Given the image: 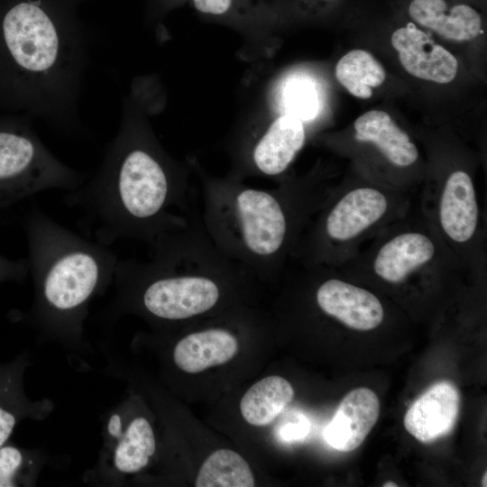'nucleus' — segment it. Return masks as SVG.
Masks as SVG:
<instances>
[{
	"label": "nucleus",
	"instance_id": "obj_1",
	"mask_svg": "<svg viewBox=\"0 0 487 487\" xmlns=\"http://www.w3.org/2000/svg\"><path fill=\"white\" fill-rule=\"evenodd\" d=\"M142 97L134 86L97 170L63 198L79 212L87 237L106 246L124 239L150 245L192 214L186 173L145 124Z\"/></svg>",
	"mask_w": 487,
	"mask_h": 487
},
{
	"label": "nucleus",
	"instance_id": "obj_2",
	"mask_svg": "<svg viewBox=\"0 0 487 487\" xmlns=\"http://www.w3.org/2000/svg\"><path fill=\"white\" fill-rule=\"evenodd\" d=\"M81 0H11L0 12V111L85 135L80 100L90 67Z\"/></svg>",
	"mask_w": 487,
	"mask_h": 487
},
{
	"label": "nucleus",
	"instance_id": "obj_3",
	"mask_svg": "<svg viewBox=\"0 0 487 487\" xmlns=\"http://www.w3.org/2000/svg\"><path fill=\"white\" fill-rule=\"evenodd\" d=\"M150 246L146 261L118 260L110 317L132 311L164 322L187 320L213 310L225 289L253 275L216 247L197 215Z\"/></svg>",
	"mask_w": 487,
	"mask_h": 487
},
{
	"label": "nucleus",
	"instance_id": "obj_4",
	"mask_svg": "<svg viewBox=\"0 0 487 487\" xmlns=\"http://www.w3.org/2000/svg\"><path fill=\"white\" fill-rule=\"evenodd\" d=\"M22 224L34 289L27 318L41 336L81 345L88 307L113 284L119 258L39 207L31 208Z\"/></svg>",
	"mask_w": 487,
	"mask_h": 487
},
{
	"label": "nucleus",
	"instance_id": "obj_5",
	"mask_svg": "<svg viewBox=\"0 0 487 487\" xmlns=\"http://www.w3.org/2000/svg\"><path fill=\"white\" fill-rule=\"evenodd\" d=\"M201 179V220L211 240L253 275L267 277L289 244V192L253 188L234 178Z\"/></svg>",
	"mask_w": 487,
	"mask_h": 487
},
{
	"label": "nucleus",
	"instance_id": "obj_6",
	"mask_svg": "<svg viewBox=\"0 0 487 487\" xmlns=\"http://www.w3.org/2000/svg\"><path fill=\"white\" fill-rule=\"evenodd\" d=\"M25 115H0V208L50 189L71 191L84 175L57 158Z\"/></svg>",
	"mask_w": 487,
	"mask_h": 487
},
{
	"label": "nucleus",
	"instance_id": "obj_7",
	"mask_svg": "<svg viewBox=\"0 0 487 487\" xmlns=\"http://www.w3.org/2000/svg\"><path fill=\"white\" fill-rule=\"evenodd\" d=\"M103 445L90 481L114 486L125 475L144 469L155 455L157 443L149 419L131 417L128 404H121L105 414Z\"/></svg>",
	"mask_w": 487,
	"mask_h": 487
},
{
	"label": "nucleus",
	"instance_id": "obj_8",
	"mask_svg": "<svg viewBox=\"0 0 487 487\" xmlns=\"http://www.w3.org/2000/svg\"><path fill=\"white\" fill-rule=\"evenodd\" d=\"M391 41L402 67L411 76L440 84L455 78L458 68L455 57L434 42L414 23L408 22L396 29Z\"/></svg>",
	"mask_w": 487,
	"mask_h": 487
},
{
	"label": "nucleus",
	"instance_id": "obj_9",
	"mask_svg": "<svg viewBox=\"0 0 487 487\" xmlns=\"http://www.w3.org/2000/svg\"><path fill=\"white\" fill-rule=\"evenodd\" d=\"M460 401L459 391L451 381L434 383L409 406L404 427L419 442H433L454 428Z\"/></svg>",
	"mask_w": 487,
	"mask_h": 487
},
{
	"label": "nucleus",
	"instance_id": "obj_10",
	"mask_svg": "<svg viewBox=\"0 0 487 487\" xmlns=\"http://www.w3.org/2000/svg\"><path fill=\"white\" fill-rule=\"evenodd\" d=\"M30 365L29 354L0 363V446L9 442L15 427L23 419L42 420L54 408L48 399L31 400L24 389V373Z\"/></svg>",
	"mask_w": 487,
	"mask_h": 487
},
{
	"label": "nucleus",
	"instance_id": "obj_11",
	"mask_svg": "<svg viewBox=\"0 0 487 487\" xmlns=\"http://www.w3.org/2000/svg\"><path fill=\"white\" fill-rule=\"evenodd\" d=\"M316 300L323 312L353 329L371 330L383 319L382 306L372 293L337 279L321 283Z\"/></svg>",
	"mask_w": 487,
	"mask_h": 487
},
{
	"label": "nucleus",
	"instance_id": "obj_12",
	"mask_svg": "<svg viewBox=\"0 0 487 487\" xmlns=\"http://www.w3.org/2000/svg\"><path fill=\"white\" fill-rule=\"evenodd\" d=\"M303 122L289 114L278 116L250 150L249 165L265 177L283 173L305 143Z\"/></svg>",
	"mask_w": 487,
	"mask_h": 487
},
{
	"label": "nucleus",
	"instance_id": "obj_13",
	"mask_svg": "<svg viewBox=\"0 0 487 487\" xmlns=\"http://www.w3.org/2000/svg\"><path fill=\"white\" fill-rule=\"evenodd\" d=\"M379 414L377 395L368 388L354 389L341 400L324 430V437L335 449L351 452L364 441Z\"/></svg>",
	"mask_w": 487,
	"mask_h": 487
},
{
	"label": "nucleus",
	"instance_id": "obj_14",
	"mask_svg": "<svg viewBox=\"0 0 487 487\" xmlns=\"http://www.w3.org/2000/svg\"><path fill=\"white\" fill-rule=\"evenodd\" d=\"M406 11L414 23L449 41H471L482 32V17L470 4L450 0H409Z\"/></svg>",
	"mask_w": 487,
	"mask_h": 487
},
{
	"label": "nucleus",
	"instance_id": "obj_15",
	"mask_svg": "<svg viewBox=\"0 0 487 487\" xmlns=\"http://www.w3.org/2000/svg\"><path fill=\"white\" fill-rule=\"evenodd\" d=\"M387 209L380 191L361 188L344 196L325 220V233L332 240H349L378 221Z\"/></svg>",
	"mask_w": 487,
	"mask_h": 487
},
{
	"label": "nucleus",
	"instance_id": "obj_16",
	"mask_svg": "<svg viewBox=\"0 0 487 487\" xmlns=\"http://www.w3.org/2000/svg\"><path fill=\"white\" fill-rule=\"evenodd\" d=\"M238 351L236 337L225 328L210 327L190 333L178 341L172 358L188 373H198L230 361Z\"/></svg>",
	"mask_w": 487,
	"mask_h": 487
},
{
	"label": "nucleus",
	"instance_id": "obj_17",
	"mask_svg": "<svg viewBox=\"0 0 487 487\" xmlns=\"http://www.w3.org/2000/svg\"><path fill=\"white\" fill-rule=\"evenodd\" d=\"M478 218L475 192L470 176L453 172L446 182L440 203V222L446 234L463 243L474 234Z\"/></svg>",
	"mask_w": 487,
	"mask_h": 487
},
{
	"label": "nucleus",
	"instance_id": "obj_18",
	"mask_svg": "<svg viewBox=\"0 0 487 487\" xmlns=\"http://www.w3.org/2000/svg\"><path fill=\"white\" fill-rule=\"evenodd\" d=\"M355 139L374 143L394 165L407 167L418 156L416 145L391 115L381 110H370L354 122Z\"/></svg>",
	"mask_w": 487,
	"mask_h": 487
},
{
	"label": "nucleus",
	"instance_id": "obj_19",
	"mask_svg": "<svg viewBox=\"0 0 487 487\" xmlns=\"http://www.w3.org/2000/svg\"><path fill=\"white\" fill-rule=\"evenodd\" d=\"M434 253V244L426 235L402 234L381 247L374 261V271L384 280L399 283L428 262Z\"/></svg>",
	"mask_w": 487,
	"mask_h": 487
},
{
	"label": "nucleus",
	"instance_id": "obj_20",
	"mask_svg": "<svg viewBox=\"0 0 487 487\" xmlns=\"http://www.w3.org/2000/svg\"><path fill=\"white\" fill-rule=\"evenodd\" d=\"M294 390L284 378L271 375L255 382L243 396L240 409L253 426L271 424L291 402Z\"/></svg>",
	"mask_w": 487,
	"mask_h": 487
},
{
	"label": "nucleus",
	"instance_id": "obj_21",
	"mask_svg": "<svg viewBox=\"0 0 487 487\" xmlns=\"http://www.w3.org/2000/svg\"><path fill=\"white\" fill-rule=\"evenodd\" d=\"M382 65L372 53L364 50H352L345 53L335 66V78L353 96L368 99L372 88L385 80Z\"/></svg>",
	"mask_w": 487,
	"mask_h": 487
},
{
	"label": "nucleus",
	"instance_id": "obj_22",
	"mask_svg": "<svg viewBox=\"0 0 487 487\" xmlns=\"http://www.w3.org/2000/svg\"><path fill=\"white\" fill-rule=\"evenodd\" d=\"M196 487H253L254 479L247 462L236 452L219 449L199 469Z\"/></svg>",
	"mask_w": 487,
	"mask_h": 487
},
{
	"label": "nucleus",
	"instance_id": "obj_23",
	"mask_svg": "<svg viewBox=\"0 0 487 487\" xmlns=\"http://www.w3.org/2000/svg\"><path fill=\"white\" fill-rule=\"evenodd\" d=\"M46 463L39 450L5 443L0 446V487L35 486Z\"/></svg>",
	"mask_w": 487,
	"mask_h": 487
},
{
	"label": "nucleus",
	"instance_id": "obj_24",
	"mask_svg": "<svg viewBox=\"0 0 487 487\" xmlns=\"http://www.w3.org/2000/svg\"><path fill=\"white\" fill-rule=\"evenodd\" d=\"M195 10L208 18L240 23L267 22L272 9L267 0H191Z\"/></svg>",
	"mask_w": 487,
	"mask_h": 487
},
{
	"label": "nucleus",
	"instance_id": "obj_25",
	"mask_svg": "<svg viewBox=\"0 0 487 487\" xmlns=\"http://www.w3.org/2000/svg\"><path fill=\"white\" fill-rule=\"evenodd\" d=\"M282 100L287 113L297 116L302 122L312 120L318 109V96L312 82L306 78H293L289 81L282 93Z\"/></svg>",
	"mask_w": 487,
	"mask_h": 487
},
{
	"label": "nucleus",
	"instance_id": "obj_26",
	"mask_svg": "<svg viewBox=\"0 0 487 487\" xmlns=\"http://www.w3.org/2000/svg\"><path fill=\"white\" fill-rule=\"evenodd\" d=\"M28 273L27 258L14 260L0 254V284L5 282L22 283Z\"/></svg>",
	"mask_w": 487,
	"mask_h": 487
},
{
	"label": "nucleus",
	"instance_id": "obj_27",
	"mask_svg": "<svg viewBox=\"0 0 487 487\" xmlns=\"http://www.w3.org/2000/svg\"><path fill=\"white\" fill-rule=\"evenodd\" d=\"M310 422L303 415L295 420L284 423L279 428V437L284 442H295L304 439L309 433Z\"/></svg>",
	"mask_w": 487,
	"mask_h": 487
},
{
	"label": "nucleus",
	"instance_id": "obj_28",
	"mask_svg": "<svg viewBox=\"0 0 487 487\" xmlns=\"http://www.w3.org/2000/svg\"><path fill=\"white\" fill-rule=\"evenodd\" d=\"M273 5L278 7L293 9V12L311 13L313 9L325 8L333 5L339 0H273Z\"/></svg>",
	"mask_w": 487,
	"mask_h": 487
},
{
	"label": "nucleus",
	"instance_id": "obj_29",
	"mask_svg": "<svg viewBox=\"0 0 487 487\" xmlns=\"http://www.w3.org/2000/svg\"><path fill=\"white\" fill-rule=\"evenodd\" d=\"M184 0H151L150 5L154 13H164L167 10L179 5Z\"/></svg>",
	"mask_w": 487,
	"mask_h": 487
},
{
	"label": "nucleus",
	"instance_id": "obj_30",
	"mask_svg": "<svg viewBox=\"0 0 487 487\" xmlns=\"http://www.w3.org/2000/svg\"><path fill=\"white\" fill-rule=\"evenodd\" d=\"M384 487H396L398 486L396 483L392 482H387L383 484Z\"/></svg>",
	"mask_w": 487,
	"mask_h": 487
},
{
	"label": "nucleus",
	"instance_id": "obj_31",
	"mask_svg": "<svg viewBox=\"0 0 487 487\" xmlns=\"http://www.w3.org/2000/svg\"><path fill=\"white\" fill-rule=\"evenodd\" d=\"M486 479H487V473L485 472L482 480V486H484V487L487 486Z\"/></svg>",
	"mask_w": 487,
	"mask_h": 487
}]
</instances>
